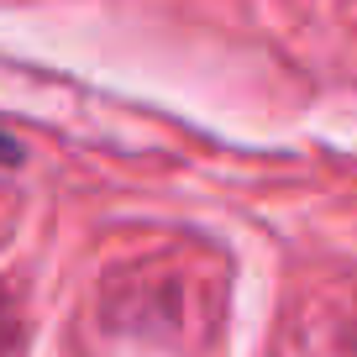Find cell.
I'll return each instance as SVG.
<instances>
[{"instance_id":"1","label":"cell","mask_w":357,"mask_h":357,"mask_svg":"<svg viewBox=\"0 0 357 357\" xmlns=\"http://www.w3.org/2000/svg\"><path fill=\"white\" fill-rule=\"evenodd\" d=\"M16 158H22V147H16V142H11V137L0 132V163H16Z\"/></svg>"}]
</instances>
